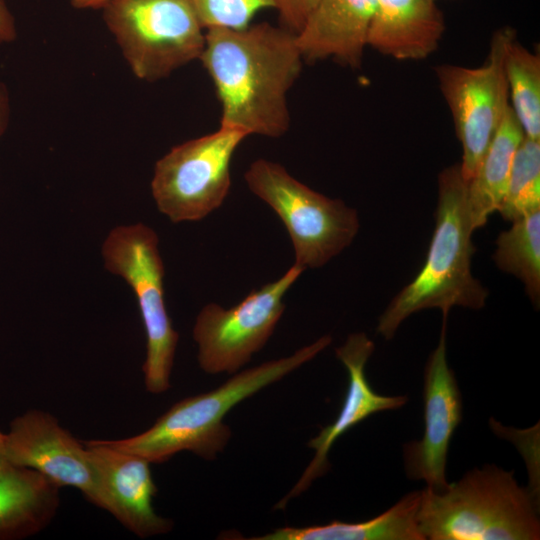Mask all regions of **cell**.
Returning a JSON list of instances; mask_svg holds the SVG:
<instances>
[{"label": "cell", "mask_w": 540, "mask_h": 540, "mask_svg": "<svg viewBox=\"0 0 540 540\" xmlns=\"http://www.w3.org/2000/svg\"><path fill=\"white\" fill-rule=\"evenodd\" d=\"M17 35L15 18L6 0H0V45L12 43Z\"/></svg>", "instance_id": "obj_25"}, {"label": "cell", "mask_w": 540, "mask_h": 540, "mask_svg": "<svg viewBox=\"0 0 540 540\" xmlns=\"http://www.w3.org/2000/svg\"><path fill=\"white\" fill-rule=\"evenodd\" d=\"M445 31L435 0H376L367 46L400 61H418L434 53Z\"/></svg>", "instance_id": "obj_16"}, {"label": "cell", "mask_w": 540, "mask_h": 540, "mask_svg": "<svg viewBox=\"0 0 540 540\" xmlns=\"http://www.w3.org/2000/svg\"><path fill=\"white\" fill-rule=\"evenodd\" d=\"M497 267L520 279L533 305L540 303V209L512 221L496 239Z\"/></svg>", "instance_id": "obj_20"}, {"label": "cell", "mask_w": 540, "mask_h": 540, "mask_svg": "<svg viewBox=\"0 0 540 540\" xmlns=\"http://www.w3.org/2000/svg\"><path fill=\"white\" fill-rule=\"evenodd\" d=\"M374 350V342L363 332L350 334L344 344L336 348V357L348 373V386L342 406L336 419L308 442L315 455L300 479L276 504L275 509L285 508L290 499L299 496L315 479L329 470V452L340 436L375 413L396 410L407 403L408 397L405 395H380L370 386L365 375V366Z\"/></svg>", "instance_id": "obj_13"}, {"label": "cell", "mask_w": 540, "mask_h": 540, "mask_svg": "<svg viewBox=\"0 0 540 540\" xmlns=\"http://www.w3.org/2000/svg\"><path fill=\"white\" fill-rule=\"evenodd\" d=\"M505 73L509 104L526 137L540 140V56L516 40L508 43Z\"/></svg>", "instance_id": "obj_21"}, {"label": "cell", "mask_w": 540, "mask_h": 540, "mask_svg": "<svg viewBox=\"0 0 540 540\" xmlns=\"http://www.w3.org/2000/svg\"><path fill=\"white\" fill-rule=\"evenodd\" d=\"M205 30L242 29L261 10L275 7L274 0H191Z\"/></svg>", "instance_id": "obj_23"}, {"label": "cell", "mask_w": 540, "mask_h": 540, "mask_svg": "<svg viewBox=\"0 0 540 540\" xmlns=\"http://www.w3.org/2000/svg\"><path fill=\"white\" fill-rule=\"evenodd\" d=\"M540 209V140L524 137L512 164L501 216L513 221Z\"/></svg>", "instance_id": "obj_22"}, {"label": "cell", "mask_w": 540, "mask_h": 540, "mask_svg": "<svg viewBox=\"0 0 540 540\" xmlns=\"http://www.w3.org/2000/svg\"><path fill=\"white\" fill-rule=\"evenodd\" d=\"M417 523L424 540H536L539 499L514 471L485 464L443 491L421 490Z\"/></svg>", "instance_id": "obj_4"}, {"label": "cell", "mask_w": 540, "mask_h": 540, "mask_svg": "<svg viewBox=\"0 0 540 540\" xmlns=\"http://www.w3.org/2000/svg\"><path fill=\"white\" fill-rule=\"evenodd\" d=\"M331 342L325 335L288 357L243 370L214 390L176 402L147 430L107 442L150 463H163L181 451L212 460L231 437L223 419L235 405L310 361Z\"/></svg>", "instance_id": "obj_3"}, {"label": "cell", "mask_w": 540, "mask_h": 540, "mask_svg": "<svg viewBox=\"0 0 540 540\" xmlns=\"http://www.w3.org/2000/svg\"><path fill=\"white\" fill-rule=\"evenodd\" d=\"M106 28L136 78L156 82L200 59L203 28L191 0H108Z\"/></svg>", "instance_id": "obj_5"}, {"label": "cell", "mask_w": 540, "mask_h": 540, "mask_svg": "<svg viewBox=\"0 0 540 540\" xmlns=\"http://www.w3.org/2000/svg\"><path fill=\"white\" fill-rule=\"evenodd\" d=\"M443 315L437 347L424 368V431L420 440L403 445L406 476L424 481L432 491L445 490L447 456L452 435L462 420V396L455 374L446 359V327Z\"/></svg>", "instance_id": "obj_12"}, {"label": "cell", "mask_w": 540, "mask_h": 540, "mask_svg": "<svg viewBox=\"0 0 540 540\" xmlns=\"http://www.w3.org/2000/svg\"><path fill=\"white\" fill-rule=\"evenodd\" d=\"M11 119V98L7 85L0 81V138L5 134Z\"/></svg>", "instance_id": "obj_26"}, {"label": "cell", "mask_w": 540, "mask_h": 540, "mask_svg": "<svg viewBox=\"0 0 540 540\" xmlns=\"http://www.w3.org/2000/svg\"><path fill=\"white\" fill-rule=\"evenodd\" d=\"M59 489L12 461L0 429V540H21L44 530L60 506Z\"/></svg>", "instance_id": "obj_17"}, {"label": "cell", "mask_w": 540, "mask_h": 540, "mask_svg": "<svg viewBox=\"0 0 540 540\" xmlns=\"http://www.w3.org/2000/svg\"><path fill=\"white\" fill-rule=\"evenodd\" d=\"M247 135L219 127L172 147L155 164L151 192L173 223L201 220L219 208L231 187V161Z\"/></svg>", "instance_id": "obj_8"}, {"label": "cell", "mask_w": 540, "mask_h": 540, "mask_svg": "<svg viewBox=\"0 0 540 540\" xmlns=\"http://www.w3.org/2000/svg\"><path fill=\"white\" fill-rule=\"evenodd\" d=\"M83 442L98 474L104 510L140 538L168 533L173 522L159 516L152 505L157 487L151 463L112 446L107 440Z\"/></svg>", "instance_id": "obj_14"}, {"label": "cell", "mask_w": 540, "mask_h": 540, "mask_svg": "<svg viewBox=\"0 0 540 540\" xmlns=\"http://www.w3.org/2000/svg\"><path fill=\"white\" fill-rule=\"evenodd\" d=\"M467 185L460 163L438 176L435 228L425 262L414 277L388 304L379 317L377 333L394 337L401 323L413 313L438 308L448 316L454 306L479 310L488 290L471 272L476 250L468 204Z\"/></svg>", "instance_id": "obj_2"}, {"label": "cell", "mask_w": 540, "mask_h": 540, "mask_svg": "<svg viewBox=\"0 0 540 540\" xmlns=\"http://www.w3.org/2000/svg\"><path fill=\"white\" fill-rule=\"evenodd\" d=\"M514 36L513 28L498 29L492 36L487 59L479 67L453 64L435 67L440 91L462 147L460 168L466 181L474 175L510 106L505 54Z\"/></svg>", "instance_id": "obj_9"}, {"label": "cell", "mask_w": 540, "mask_h": 540, "mask_svg": "<svg viewBox=\"0 0 540 540\" xmlns=\"http://www.w3.org/2000/svg\"><path fill=\"white\" fill-rule=\"evenodd\" d=\"M108 0H70V4L75 9L89 10L101 9Z\"/></svg>", "instance_id": "obj_27"}, {"label": "cell", "mask_w": 540, "mask_h": 540, "mask_svg": "<svg viewBox=\"0 0 540 540\" xmlns=\"http://www.w3.org/2000/svg\"><path fill=\"white\" fill-rule=\"evenodd\" d=\"M4 444L16 464L40 473L59 488L78 489L104 510L98 474L87 447L52 414L30 409L16 416L4 432Z\"/></svg>", "instance_id": "obj_11"}, {"label": "cell", "mask_w": 540, "mask_h": 540, "mask_svg": "<svg viewBox=\"0 0 540 540\" xmlns=\"http://www.w3.org/2000/svg\"><path fill=\"white\" fill-rule=\"evenodd\" d=\"M376 0H319L295 33L303 59L361 66Z\"/></svg>", "instance_id": "obj_15"}, {"label": "cell", "mask_w": 540, "mask_h": 540, "mask_svg": "<svg viewBox=\"0 0 540 540\" xmlns=\"http://www.w3.org/2000/svg\"><path fill=\"white\" fill-rule=\"evenodd\" d=\"M244 178L250 191L284 224L295 264L304 270L325 265L348 247L359 231L355 209L309 188L279 163L257 159Z\"/></svg>", "instance_id": "obj_6"}, {"label": "cell", "mask_w": 540, "mask_h": 540, "mask_svg": "<svg viewBox=\"0 0 540 540\" xmlns=\"http://www.w3.org/2000/svg\"><path fill=\"white\" fill-rule=\"evenodd\" d=\"M525 134L511 107L467 185V204L474 230L498 211L507 189L515 153Z\"/></svg>", "instance_id": "obj_19"}, {"label": "cell", "mask_w": 540, "mask_h": 540, "mask_svg": "<svg viewBox=\"0 0 540 540\" xmlns=\"http://www.w3.org/2000/svg\"><path fill=\"white\" fill-rule=\"evenodd\" d=\"M199 60L220 102V127L270 138L288 131L287 94L304 60L294 32L266 22L207 29Z\"/></svg>", "instance_id": "obj_1"}, {"label": "cell", "mask_w": 540, "mask_h": 540, "mask_svg": "<svg viewBox=\"0 0 540 540\" xmlns=\"http://www.w3.org/2000/svg\"><path fill=\"white\" fill-rule=\"evenodd\" d=\"M421 490L404 495L380 515L357 523L331 521L325 525L282 527L252 540H424L417 514Z\"/></svg>", "instance_id": "obj_18"}, {"label": "cell", "mask_w": 540, "mask_h": 540, "mask_svg": "<svg viewBox=\"0 0 540 540\" xmlns=\"http://www.w3.org/2000/svg\"><path fill=\"white\" fill-rule=\"evenodd\" d=\"M303 271L294 263L279 279L253 290L229 309L205 305L193 327L201 369L234 374L248 363L273 334L285 310L283 298Z\"/></svg>", "instance_id": "obj_10"}, {"label": "cell", "mask_w": 540, "mask_h": 540, "mask_svg": "<svg viewBox=\"0 0 540 540\" xmlns=\"http://www.w3.org/2000/svg\"><path fill=\"white\" fill-rule=\"evenodd\" d=\"M105 268L122 277L134 291L146 333L142 370L146 390L161 394L170 387L179 335L164 300V265L156 232L143 223L118 226L105 239Z\"/></svg>", "instance_id": "obj_7"}, {"label": "cell", "mask_w": 540, "mask_h": 540, "mask_svg": "<svg viewBox=\"0 0 540 540\" xmlns=\"http://www.w3.org/2000/svg\"><path fill=\"white\" fill-rule=\"evenodd\" d=\"M319 0H274L284 27L297 33Z\"/></svg>", "instance_id": "obj_24"}]
</instances>
